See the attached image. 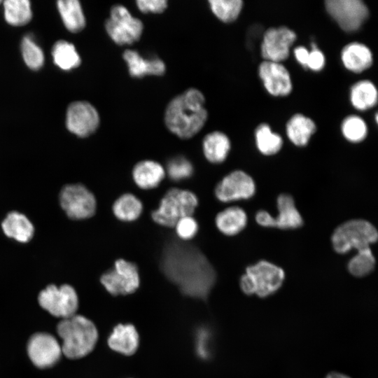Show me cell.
<instances>
[{
  "label": "cell",
  "mask_w": 378,
  "mask_h": 378,
  "mask_svg": "<svg viewBox=\"0 0 378 378\" xmlns=\"http://www.w3.org/2000/svg\"><path fill=\"white\" fill-rule=\"evenodd\" d=\"M208 118L205 97L198 89L190 88L175 96L164 111V124L170 132L181 139L195 136Z\"/></svg>",
  "instance_id": "obj_1"
},
{
  "label": "cell",
  "mask_w": 378,
  "mask_h": 378,
  "mask_svg": "<svg viewBox=\"0 0 378 378\" xmlns=\"http://www.w3.org/2000/svg\"><path fill=\"white\" fill-rule=\"evenodd\" d=\"M183 263H164V273L186 295L206 299L216 281V273L207 260L197 252L189 251Z\"/></svg>",
  "instance_id": "obj_2"
},
{
  "label": "cell",
  "mask_w": 378,
  "mask_h": 378,
  "mask_svg": "<svg viewBox=\"0 0 378 378\" xmlns=\"http://www.w3.org/2000/svg\"><path fill=\"white\" fill-rule=\"evenodd\" d=\"M57 332L62 339V354L71 359L81 358L89 354L98 340L95 325L81 315L63 318L57 326Z\"/></svg>",
  "instance_id": "obj_3"
},
{
  "label": "cell",
  "mask_w": 378,
  "mask_h": 378,
  "mask_svg": "<svg viewBox=\"0 0 378 378\" xmlns=\"http://www.w3.org/2000/svg\"><path fill=\"white\" fill-rule=\"evenodd\" d=\"M199 203V198L193 191L171 188L161 197L157 208L150 212V218L160 226L173 228L180 218L193 215Z\"/></svg>",
  "instance_id": "obj_4"
},
{
  "label": "cell",
  "mask_w": 378,
  "mask_h": 378,
  "mask_svg": "<svg viewBox=\"0 0 378 378\" xmlns=\"http://www.w3.org/2000/svg\"><path fill=\"white\" fill-rule=\"evenodd\" d=\"M285 279L284 270L267 260H260L246 268L240 278L239 286L247 295L255 294L267 298L276 293Z\"/></svg>",
  "instance_id": "obj_5"
},
{
  "label": "cell",
  "mask_w": 378,
  "mask_h": 378,
  "mask_svg": "<svg viewBox=\"0 0 378 378\" xmlns=\"http://www.w3.org/2000/svg\"><path fill=\"white\" fill-rule=\"evenodd\" d=\"M377 239L378 232L371 223L363 219H353L335 228L331 242L337 253L344 254L352 249L358 252L370 248Z\"/></svg>",
  "instance_id": "obj_6"
},
{
  "label": "cell",
  "mask_w": 378,
  "mask_h": 378,
  "mask_svg": "<svg viewBox=\"0 0 378 378\" xmlns=\"http://www.w3.org/2000/svg\"><path fill=\"white\" fill-rule=\"evenodd\" d=\"M104 26L108 36L118 46L137 42L144 31L142 21L134 17L122 4H115L111 8L110 16Z\"/></svg>",
  "instance_id": "obj_7"
},
{
  "label": "cell",
  "mask_w": 378,
  "mask_h": 378,
  "mask_svg": "<svg viewBox=\"0 0 378 378\" xmlns=\"http://www.w3.org/2000/svg\"><path fill=\"white\" fill-rule=\"evenodd\" d=\"M100 283L113 296L132 294L141 284L139 267L134 262L118 258L112 267L102 274Z\"/></svg>",
  "instance_id": "obj_8"
},
{
  "label": "cell",
  "mask_w": 378,
  "mask_h": 378,
  "mask_svg": "<svg viewBox=\"0 0 378 378\" xmlns=\"http://www.w3.org/2000/svg\"><path fill=\"white\" fill-rule=\"evenodd\" d=\"M59 203L67 216L74 220L92 217L97 208L94 195L81 183L65 186L59 193Z\"/></svg>",
  "instance_id": "obj_9"
},
{
  "label": "cell",
  "mask_w": 378,
  "mask_h": 378,
  "mask_svg": "<svg viewBox=\"0 0 378 378\" xmlns=\"http://www.w3.org/2000/svg\"><path fill=\"white\" fill-rule=\"evenodd\" d=\"M38 302L43 309L62 319L75 315L78 307L77 293L68 284L48 286L38 294Z\"/></svg>",
  "instance_id": "obj_10"
},
{
  "label": "cell",
  "mask_w": 378,
  "mask_h": 378,
  "mask_svg": "<svg viewBox=\"0 0 378 378\" xmlns=\"http://www.w3.org/2000/svg\"><path fill=\"white\" fill-rule=\"evenodd\" d=\"M255 192V184L253 179L241 170H234L225 175L214 190L216 199L223 203L248 200Z\"/></svg>",
  "instance_id": "obj_11"
},
{
  "label": "cell",
  "mask_w": 378,
  "mask_h": 378,
  "mask_svg": "<svg viewBox=\"0 0 378 378\" xmlns=\"http://www.w3.org/2000/svg\"><path fill=\"white\" fill-rule=\"evenodd\" d=\"M325 6L339 26L348 32L358 29L368 17V7L360 0H328Z\"/></svg>",
  "instance_id": "obj_12"
},
{
  "label": "cell",
  "mask_w": 378,
  "mask_h": 378,
  "mask_svg": "<svg viewBox=\"0 0 378 378\" xmlns=\"http://www.w3.org/2000/svg\"><path fill=\"white\" fill-rule=\"evenodd\" d=\"M27 351L31 363L40 369L53 366L62 354L61 344L57 340L44 332H36L30 337Z\"/></svg>",
  "instance_id": "obj_13"
},
{
  "label": "cell",
  "mask_w": 378,
  "mask_h": 378,
  "mask_svg": "<svg viewBox=\"0 0 378 378\" xmlns=\"http://www.w3.org/2000/svg\"><path fill=\"white\" fill-rule=\"evenodd\" d=\"M279 214L272 216L267 211L260 210L255 215L257 223L263 227L279 229H295L303 225V219L297 209L293 197L283 193L277 198Z\"/></svg>",
  "instance_id": "obj_14"
},
{
  "label": "cell",
  "mask_w": 378,
  "mask_h": 378,
  "mask_svg": "<svg viewBox=\"0 0 378 378\" xmlns=\"http://www.w3.org/2000/svg\"><path fill=\"white\" fill-rule=\"evenodd\" d=\"M66 124L71 133L80 137H86L98 128L99 115L97 109L89 102H75L67 109Z\"/></svg>",
  "instance_id": "obj_15"
},
{
  "label": "cell",
  "mask_w": 378,
  "mask_h": 378,
  "mask_svg": "<svg viewBox=\"0 0 378 378\" xmlns=\"http://www.w3.org/2000/svg\"><path fill=\"white\" fill-rule=\"evenodd\" d=\"M296 39L294 31L286 27L268 29L264 34L261 54L266 61L279 62L289 55L290 48Z\"/></svg>",
  "instance_id": "obj_16"
},
{
  "label": "cell",
  "mask_w": 378,
  "mask_h": 378,
  "mask_svg": "<svg viewBox=\"0 0 378 378\" xmlns=\"http://www.w3.org/2000/svg\"><path fill=\"white\" fill-rule=\"evenodd\" d=\"M259 76L272 95L286 96L292 90L289 72L279 62L265 60L259 66Z\"/></svg>",
  "instance_id": "obj_17"
},
{
  "label": "cell",
  "mask_w": 378,
  "mask_h": 378,
  "mask_svg": "<svg viewBox=\"0 0 378 378\" xmlns=\"http://www.w3.org/2000/svg\"><path fill=\"white\" fill-rule=\"evenodd\" d=\"M131 176L134 185L143 190L157 188L166 178L164 166L159 162L145 159L138 161L132 169Z\"/></svg>",
  "instance_id": "obj_18"
},
{
  "label": "cell",
  "mask_w": 378,
  "mask_h": 378,
  "mask_svg": "<svg viewBox=\"0 0 378 378\" xmlns=\"http://www.w3.org/2000/svg\"><path fill=\"white\" fill-rule=\"evenodd\" d=\"M122 58L127 64L129 74L132 78L161 76L166 72V64L158 57L144 58L137 51L127 49L123 52Z\"/></svg>",
  "instance_id": "obj_19"
},
{
  "label": "cell",
  "mask_w": 378,
  "mask_h": 378,
  "mask_svg": "<svg viewBox=\"0 0 378 378\" xmlns=\"http://www.w3.org/2000/svg\"><path fill=\"white\" fill-rule=\"evenodd\" d=\"M107 343L113 351L125 356H132L138 349L139 335L134 325L120 323L114 327Z\"/></svg>",
  "instance_id": "obj_20"
},
{
  "label": "cell",
  "mask_w": 378,
  "mask_h": 378,
  "mask_svg": "<svg viewBox=\"0 0 378 378\" xmlns=\"http://www.w3.org/2000/svg\"><path fill=\"white\" fill-rule=\"evenodd\" d=\"M230 147V139L220 131L206 134L202 141V150L204 158L214 164H221L225 161Z\"/></svg>",
  "instance_id": "obj_21"
},
{
  "label": "cell",
  "mask_w": 378,
  "mask_h": 378,
  "mask_svg": "<svg viewBox=\"0 0 378 378\" xmlns=\"http://www.w3.org/2000/svg\"><path fill=\"white\" fill-rule=\"evenodd\" d=\"M214 224L221 234L229 237L234 236L245 228L247 216L245 211L239 206H228L216 215Z\"/></svg>",
  "instance_id": "obj_22"
},
{
  "label": "cell",
  "mask_w": 378,
  "mask_h": 378,
  "mask_svg": "<svg viewBox=\"0 0 378 378\" xmlns=\"http://www.w3.org/2000/svg\"><path fill=\"white\" fill-rule=\"evenodd\" d=\"M144 209L141 199L132 192L120 195L111 205L113 216L122 223L136 221L141 216Z\"/></svg>",
  "instance_id": "obj_23"
},
{
  "label": "cell",
  "mask_w": 378,
  "mask_h": 378,
  "mask_svg": "<svg viewBox=\"0 0 378 378\" xmlns=\"http://www.w3.org/2000/svg\"><path fill=\"white\" fill-rule=\"evenodd\" d=\"M4 233L15 240L26 243L31 239L34 227L30 220L18 211L9 212L1 223Z\"/></svg>",
  "instance_id": "obj_24"
},
{
  "label": "cell",
  "mask_w": 378,
  "mask_h": 378,
  "mask_svg": "<svg viewBox=\"0 0 378 378\" xmlns=\"http://www.w3.org/2000/svg\"><path fill=\"white\" fill-rule=\"evenodd\" d=\"M341 58L344 66L354 73H360L372 64L370 50L364 44L357 42L344 46L342 50Z\"/></svg>",
  "instance_id": "obj_25"
},
{
  "label": "cell",
  "mask_w": 378,
  "mask_h": 378,
  "mask_svg": "<svg viewBox=\"0 0 378 378\" xmlns=\"http://www.w3.org/2000/svg\"><path fill=\"white\" fill-rule=\"evenodd\" d=\"M315 131L314 122L300 113L292 116L286 125V134L288 139L298 146H306Z\"/></svg>",
  "instance_id": "obj_26"
},
{
  "label": "cell",
  "mask_w": 378,
  "mask_h": 378,
  "mask_svg": "<svg viewBox=\"0 0 378 378\" xmlns=\"http://www.w3.org/2000/svg\"><path fill=\"white\" fill-rule=\"evenodd\" d=\"M57 8L68 30L76 33L85 27V18L78 1L60 0L57 1Z\"/></svg>",
  "instance_id": "obj_27"
},
{
  "label": "cell",
  "mask_w": 378,
  "mask_h": 378,
  "mask_svg": "<svg viewBox=\"0 0 378 378\" xmlns=\"http://www.w3.org/2000/svg\"><path fill=\"white\" fill-rule=\"evenodd\" d=\"M351 102L360 111L373 107L377 102V91L374 85L369 80L355 83L351 90Z\"/></svg>",
  "instance_id": "obj_28"
},
{
  "label": "cell",
  "mask_w": 378,
  "mask_h": 378,
  "mask_svg": "<svg viewBox=\"0 0 378 378\" xmlns=\"http://www.w3.org/2000/svg\"><path fill=\"white\" fill-rule=\"evenodd\" d=\"M52 55L55 64L63 70L76 68L81 62L74 46L65 41H59L54 45Z\"/></svg>",
  "instance_id": "obj_29"
},
{
  "label": "cell",
  "mask_w": 378,
  "mask_h": 378,
  "mask_svg": "<svg viewBox=\"0 0 378 378\" xmlns=\"http://www.w3.org/2000/svg\"><path fill=\"white\" fill-rule=\"evenodd\" d=\"M4 7L5 19L11 25H24L31 18L30 2L27 0H6Z\"/></svg>",
  "instance_id": "obj_30"
},
{
  "label": "cell",
  "mask_w": 378,
  "mask_h": 378,
  "mask_svg": "<svg viewBox=\"0 0 378 378\" xmlns=\"http://www.w3.org/2000/svg\"><path fill=\"white\" fill-rule=\"evenodd\" d=\"M255 141L259 151L265 155L276 154L283 144L281 136L273 132L267 124H261L256 128Z\"/></svg>",
  "instance_id": "obj_31"
},
{
  "label": "cell",
  "mask_w": 378,
  "mask_h": 378,
  "mask_svg": "<svg viewBox=\"0 0 378 378\" xmlns=\"http://www.w3.org/2000/svg\"><path fill=\"white\" fill-rule=\"evenodd\" d=\"M166 177L174 182L190 178L194 174L192 163L185 156L177 155L168 160L164 167Z\"/></svg>",
  "instance_id": "obj_32"
},
{
  "label": "cell",
  "mask_w": 378,
  "mask_h": 378,
  "mask_svg": "<svg viewBox=\"0 0 378 378\" xmlns=\"http://www.w3.org/2000/svg\"><path fill=\"white\" fill-rule=\"evenodd\" d=\"M209 4L214 15L225 23L235 20L243 6L241 0H209Z\"/></svg>",
  "instance_id": "obj_33"
},
{
  "label": "cell",
  "mask_w": 378,
  "mask_h": 378,
  "mask_svg": "<svg viewBox=\"0 0 378 378\" xmlns=\"http://www.w3.org/2000/svg\"><path fill=\"white\" fill-rule=\"evenodd\" d=\"M375 258L370 248L357 253L349 261L347 268L351 274L356 277H363L374 269Z\"/></svg>",
  "instance_id": "obj_34"
},
{
  "label": "cell",
  "mask_w": 378,
  "mask_h": 378,
  "mask_svg": "<svg viewBox=\"0 0 378 378\" xmlns=\"http://www.w3.org/2000/svg\"><path fill=\"white\" fill-rule=\"evenodd\" d=\"M342 132L348 141L357 143L366 137L368 128L361 118L357 115H349L342 122Z\"/></svg>",
  "instance_id": "obj_35"
},
{
  "label": "cell",
  "mask_w": 378,
  "mask_h": 378,
  "mask_svg": "<svg viewBox=\"0 0 378 378\" xmlns=\"http://www.w3.org/2000/svg\"><path fill=\"white\" fill-rule=\"evenodd\" d=\"M21 49L23 59L30 69L36 70L42 66L44 61L43 51L31 37L23 38Z\"/></svg>",
  "instance_id": "obj_36"
},
{
  "label": "cell",
  "mask_w": 378,
  "mask_h": 378,
  "mask_svg": "<svg viewBox=\"0 0 378 378\" xmlns=\"http://www.w3.org/2000/svg\"><path fill=\"white\" fill-rule=\"evenodd\" d=\"M177 237L184 241L193 239L197 234L200 225L193 215L180 218L173 227Z\"/></svg>",
  "instance_id": "obj_37"
},
{
  "label": "cell",
  "mask_w": 378,
  "mask_h": 378,
  "mask_svg": "<svg viewBox=\"0 0 378 378\" xmlns=\"http://www.w3.org/2000/svg\"><path fill=\"white\" fill-rule=\"evenodd\" d=\"M138 9L143 13L160 14L163 13L168 6L166 0H137Z\"/></svg>",
  "instance_id": "obj_38"
},
{
  "label": "cell",
  "mask_w": 378,
  "mask_h": 378,
  "mask_svg": "<svg viewBox=\"0 0 378 378\" xmlns=\"http://www.w3.org/2000/svg\"><path fill=\"white\" fill-rule=\"evenodd\" d=\"M325 64V57L323 52L317 48L315 43H312V50L309 52L307 67L317 71L323 69Z\"/></svg>",
  "instance_id": "obj_39"
},
{
  "label": "cell",
  "mask_w": 378,
  "mask_h": 378,
  "mask_svg": "<svg viewBox=\"0 0 378 378\" xmlns=\"http://www.w3.org/2000/svg\"><path fill=\"white\" fill-rule=\"evenodd\" d=\"M294 53L298 62L304 67H307L309 51L303 46H299L294 50Z\"/></svg>",
  "instance_id": "obj_40"
},
{
  "label": "cell",
  "mask_w": 378,
  "mask_h": 378,
  "mask_svg": "<svg viewBox=\"0 0 378 378\" xmlns=\"http://www.w3.org/2000/svg\"><path fill=\"white\" fill-rule=\"evenodd\" d=\"M326 378H350L349 377L336 372H332L329 373Z\"/></svg>",
  "instance_id": "obj_41"
},
{
  "label": "cell",
  "mask_w": 378,
  "mask_h": 378,
  "mask_svg": "<svg viewBox=\"0 0 378 378\" xmlns=\"http://www.w3.org/2000/svg\"><path fill=\"white\" fill-rule=\"evenodd\" d=\"M2 1L0 0V4L1 3Z\"/></svg>",
  "instance_id": "obj_42"
}]
</instances>
